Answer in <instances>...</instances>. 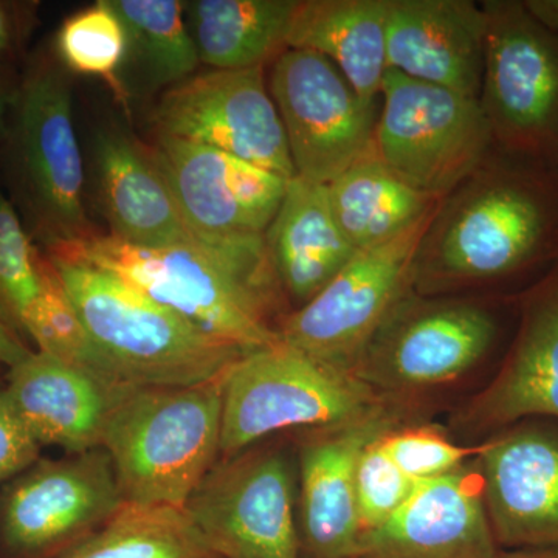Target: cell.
Segmentation results:
<instances>
[{
    "label": "cell",
    "instance_id": "83f0119b",
    "mask_svg": "<svg viewBox=\"0 0 558 558\" xmlns=\"http://www.w3.org/2000/svg\"><path fill=\"white\" fill-rule=\"evenodd\" d=\"M62 558H220L183 509H123Z\"/></svg>",
    "mask_w": 558,
    "mask_h": 558
},
{
    "label": "cell",
    "instance_id": "ba28073f",
    "mask_svg": "<svg viewBox=\"0 0 558 558\" xmlns=\"http://www.w3.org/2000/svg\"><path fill=\"white\" fill-rule=\"evenodd\" d=\"M480 101L494 142L513 159L558 170V35L523 2L484 3Z\"/></svg>",
    "mask_w": 558,
    "mask_h": 558
},
{
    "label": "cell",
    "instance_id": "7a4b0ae2",
    "mask_svg": "<svg viewBox=\"0 0 558 558\" xmlns=\"http://www.w3.org/2000/svg\"><path fill=\"white\" fill-rule=\"evenodd\" d=\"M475 172L444 201L414 284L497 281L558 260V170L513 159Z\"/></svg>",
    "mask_w": 558,
    "mask_h": 558
},
{
    "label": "cell",
    "instance_id": "1f68e13d",
    "mask_svg": "<svg viewBox=\"0 0 558 558\" xmlns=\"http://www.w3.org/2000/svg\"><path fill=\"white\" fill-rule=\"evenodd\" d=\"M380 444L409 478L425 481L447 475L478 457L480 447H462L435 427H395L380 436Z\"/></svg>",
    "mask_w": 558,
    "mask_h": 558
},
{
    "label": "cell",
    "instance_id": "8992f818",
    "mask_svg": "<svg viewBox=\"0 0 558 558\" xmlns=\"http://www.w3.org/2000/svg\"><path fill=\"white\" fill-rule=\"evenodd\" d=\"M3 143L10 146L17 196L40 241L50 248L95 234L84 208L72 90L53 62H36L21 81Z\"/></svg>",
    "mask_w": 558,
    "mask_h": 558
},
{
    "label": "cell",
    "instance_id": "484cf974",
    "mask_svg": "<svg viewBox=\"0 0 558 558\" xmlns=\"http://www.w3.org/2000/svg\"><path fill=\"white\" fill-rule=\"evenodd\" d=\"M326 186L333 218L357 252L396 240L444 202L400 179L373 149Z\"/></svg>",
    "mask_w": 558,
    "mask_h": 558
},
{
    "label": "cell",
    "instance_id": "2e32d148",
    "mask_svg": "<svg viewBox=\"0 0 558 558\" xmlns=\"http://www.w3.org/2000/svg\"><path fill=\"white\" fill-rule=\"evenodd\" d=\"M475 468L499 549L558 554V421L501 429L481 446Z\"/></svg>",
    "mask_w": 558,
    "mask_h": 558
},
{
    "label": "cell",
    "instance_id": "4dcf8cb0",
    "mask_svg": "<svg viewBox=\"0 0 558 558\" xmlns=\"http://www.w3.org/2000/svg\"><path fill=\"white\" fill-rule=\"evenodd\" d=\"M43 264L13 202L0 190V307L20 325L38 299Z\"/></svg>",
    "mask_w": 558,
    "mask_h": 558
},
{
    "label": "cell",
    "instance_id": "4316f807",
    "mask_svg": "<svg viewBox=\"0 0 558 558\" xmlns=\"http://www.w3.org/2000/svg\"><path fill=\"white\" fill-rule=\"evenodd\" d=\"M128 36L130 60L143 84L159 89L193 76L201 64L182 0H109ZM126 62V61H124Z\"/></svg>",
    "mask_w": 558,
    "mask_h": 558
},
{
    "label": "cell",
    "instance_id": "9a60e30c",
    "mask_svg": "<svg viewBox=\"0 0 558 558\" xmlns=\"http://www.w3.org/2000/svg\"><path fill=\"white\" fill-rule=\"evenodd\" d=\"M154 160L190 229L209 245L266 234L289 180L199 143L156 134Z\"/></svg>",
    "mask_w": 558,
    "mask_h": 558
},
{
    "label": "cell",
    "instance_id": "d6986e66",
    "mask_svg": "<svg viewBox=\"0 0 558 558\" xmlns=\"http://www.w3.org/2000/svg\"><path fill=\"white\" fill-rule=\"evenodd\" d=\"M388 68L478 98L487 16L469 0H389Z\"/></svg>",
    "mask_w": 558,
    "mask_h": 558
},
{
    "label": "cell",
    "instance_id": "7402d4cb",
    "mask_svg": "<svg viewBox=\"0 0 558 558\" xmlns=\"http://www.w3.org/2000/svg\"><path fill=\"white\" fill-rule=\"evenodd\" d=\"M527 418L558 421V266L524 299L505 365L462 414L478 432Z\"/></svg>",
    "mask_w": 558,
    "mask_h": 558
},
{
    "label": "cell",
    "instance_id": "9c48e42d",
    "mask_svg": "<svg viewBox=\"0 0 558 558\" xmlns=\"http://www.w3.org/2000/svg\"><path fill=\"white\" fill-rule=\"evenodd\" d=\"M442 204L396 240L355 253L322 292L282 319L278 339L354 374L366 344L413 288L418 248Z\"/></svg>",
    "mask_w": 558,
    "mask_h": 558
},
{
    "label": "cell",
    "instance_id": "603a6c76",
    "mask_svg": "<svg viewBox=\"0 0 558 558\" xmlns=\"http://www.w3.org/2000/svg\"><path fill=\"white\" fill-rule=\"evenodd\" d=\"M266 242L279 284L300 307L357 253L333 218L328 186L299 175L289 180Z\"/></svg>",
    "mask_w": 558,
    "mask_h": 558
},
{
    "label": "cell",
    "instance_id": "6da1fadb",
    "mask_svg": "<svg viewBox=\"0 0 558 558\" xmlns=\"http://www.w3.org/2000/svg\"><path fill=\"white\" fill-rule=\"evenodd\" d=\"M49 255L109 271L202 332L244 352L278 341L269 314L279 282L266 234L241 236L222 248L140 247L92 234L50 247Z\"/></svg>",
    "mask_w": 558,
    "mask_h": 558
},
{
    "label": "cell",
    "instance_id": "44dd1931",
    "mask_svg": "<svg viewBox=\"0 0 558 558\" xmlns=\"http://www.w3.org/2000/svg\"><path fill=\"white\" fill-rule=\"evenodd\" d=\"M100 199L110 236L140 247L222 248L190 229L153 150L119 128L97 132L94 143Z\"/></svg>",
    "mask_w": 558,
    "mask_h": 558
},
{
    "label": "cell",
    "instance_id": "cb8c5ba5",
    "mask_svg": "<svg viewBox=\"0 0 558 558\" xmlns=\"http://www.w3.org/2000/svg\"><path fill=\"white\" fill-rule=\"evenodd\" d=\"M389 0H301L288 49L315 51L376 102L388 73Z\"/></svg>",
    "mask_w": 558,
    "mask_h": 558
},
{
    "label": "cell",
    "instance_id": "5bb4252c",
    "mask_svg": "<svg viewBox=\"0 0 558 558\" xmlns=\"http://www.w3.org/2000/svg\"><path fill=\"white\" fill-rule=\"evenodd\" d=\"M123 506L112 461L101 447L36 462L3 498V539L22 556L68 554Z\"/></svg>",
    "mask_w": 558,
    "mask_h": 558
},
{
    "label": "cell",
    "instance_id": "277c9868",
    "mask_svg": "<svg viewBox=\"0 0 558 558\" xmlns=\"http://www.w3.org/2000/svg\"><path fill=\"white\" fill-rule=\"evenodd\" d=\"M95 347L137 387H196L226 376L245 354L202 332L116 275L49 255Z\"/></svg>",
    "mask_w": 558,
    "mask_h": 558
},
{
    "label": "cell",
    "instance_id": "4fadbf2b",
    "mask_svg": "<svg viewBox=\"0 0 558 558\" xmlns=\"http://www.w3.org/2000/svg\"><path fill=\"white\" fill-rule=\"evenodd\" d=\"M157 134L199 143L284 179L296 175L260 68L209 70L170 87L154 112Z\"/></svg>",
    "mask_w": 558,
    "mask_h": 558
},
{
    "label": "cell",
    "instance_id": "3957f363",
    "mask_svg": "<svg viewBox=\"0 0 558 558\" xmlns=\"http://www.w3.org/2000/svg\"><path fill=\"white\" fill-rule=\"evenodd\" d=\"M222 380L132 387L102 433L124 506L183 509L220 454Z\"/></svg>",
    "mask_w": 558,
    "mask_h": 558
},
{
    "label": "cell",
    "instance_id": "8fae6325",
    "mask_svg": "<svg viewBox=\"0 0 558 558\" xmlns=\"http://www.w3.org/2000/svg\"><path fill=\"white\" fill-rule=\"evenodd\" d=\"M269 90L299 178L328 185L373 149L376 102L363 100L323 54L282 51Z\"/></svg>",
    "mask_w": 558,
    "mask_h": 558
},
{
    "label": "cell",
    "instance_id": "d590c367",
    "mask_svg": "<svg viewBox=\"0 0 558 558\" xmlns=\"http://www.w3.org/2000/svg\"><path fill=\"white\" fill-rule=\"evenodd\" d=\"M32 354L31 349L22 344L16 333L10 329L5 319L0 317V363L11 369Z\"/></svg>",
    "mask_w": 558,
    "mask_h": 558
},
{
    "label": "cell",
    "instance_id": "d4e9b609",
    "mask_svg": "<svg viewBox=\"0 0 558 558\" xmlns=\"http://www.w3.org/2000/svg\"><path fill=\"white\" fill-rule=\"evenodd\" d=\"M301 0H191L185 21L213 70L260 68L288 50Z\"/></svg>",
    "mask_w": 558,
    "mask_h": 558
},
{
    "label": "cell",
    "instance_id": "74e56055",
    "mask_svg": "<svg viewBox=\"0 0 558 558\" xmlns=\"http://www.w3.org/2000/svg\"><path fill=\"white\" fill-rule=\"evenodd\" d=\"M523 3L539 24L558 35V0H526Z\"/></svg>",
    "mask_w": 558,
    "mask_h": 558
},
{
    "label": "cell",
    "instance_id": "f35d334b",
    "mask_svg": "<svg viewBox=\"0 0 558 558\" xmlns=\"http://www.w3.org/2000/svg\"><path fill=\"white\" fill-rule=\"evenodd\" d=\"M494 558H558V554L550 550L513 549L499 550Z\"/></svg>",
    "mask_w": 558,
    "mask_h": 558
},
{
    "label": "cell",
    "instance_id": "f546056e",
    "mask_svg": "<svg viewBox=\"0 0 558 558\" xmlns=\"http://www.w3.org/2000/svg\"><path fill=\"white\" fill-rule=\"evenodd\" d=\"M54 46L65 68L100 76L117 89L119 70L126 61L128 36L109 0H98L62 22Z\"/></svg>",
    "mask_w": 558,
    "mask_h": 558
},
{
    "label": "cell",
    "instance_id": "836d02e7",
    "mask_svg": "<svg viewBox=\"0 0 558 558\" xmlns=\"http://www.w3.org/2000/svg\"><path fill=\"white\" fill-rule=\"evenodd\" d=\"M40 446L0 391V481L14 478L38 462Z\"/></svg>",
    "mask_w": 558,
    "mask_h": 558
},
{
    "label": "cell",
    "instance_id": "30bf717a",
    "mask_svg": "<svg viewBox=\"0 0 558 558\" xmlns=\"http://www.w3.org/2000/svg\"><path fill=\"white\" fill-rule=\"evenodd\" d=\"M497 336V319L481 304L409 293L366 344L354 376L377 395L439 387L478 365Z\"/></svg>",
    "mask_w": 558,
    "mask_h": 558
},
{
    "label": "cell",
    "instance_id": "52a82bcc",
    "mask_svg": "<svg viewBox=\"0 0 558 558\" xmlns=\"http://www.w3.org/2000/svg\"><path fill=\"white\" fill-rule=\"evenodd\" d=\"M381 95L373 154L400 179L446 199L483 167L494 135L478 98L391 69Z\"/></svg>",
    "mask_w": 558,
    "mask_h": 558
},
{
    "label": "cell",
    "instance_id": "f1b7e54d",
    "mask_svg": "<svg viewBox=\"0 0 558 558\" xmlns=\"http://www.w3.org/2000/svg\"><path fill=\"white\" fill-rule=\"evenodd\" d=\"M20 325L38 344L39 352L87 371L109 384L130 385L120 379L100 349L95 347L49 258L44 259L38 299L22 315Z\"/></svg>",
    "mask_w": 558,
    "mask_h": 558
},
{
    "label": "cell",
    "instance_id": "e0dca14e",
    "mask_svg": "<svg viewBox=\"0 0 558 558\" xmlns=\"http://www.w3.org/2000/svg\"><path fill=\"white\" fill-rule=\"evenodd\" d=\"M388 403L330 427L315 428L300 449L301 545L312 558H357L362 527L355 476L363 451L398 427Z\"/></svg>",
    "mask_w": 558,
    "mask_h": 558
},
{
    "label": "cell",
    "instance_id": "5b68a950",
    "mask_svg": "<svg viewBox=\"0 0 558 558\" xmlns=\"http://www.w3.org/2000/svg\"><path fill=\"white\" fill-rule=\"evenodd\" d=\"M387 402L354 374L332 368L281 340L242 354L222 380L220 457L290 428H325Z\"/></svg>",
    "mask_w": 558,
    "mask_h": 558
},
{
    "label": "cell",
    "instance_id": "7c38bea8",
    "mask_svg": "<svg viewBox=\"0 0 558 558\" xmlns=\"http://www.w3.org/2000/svg\"><path fill=\"white\" fill-rule=\"evenodd\" d=\"M183 512L220 558H300L293 475L277 450H245L215 464Z\"/></svg>",
    "mask_w": 558,
    "mask_h": 558
},
{
    "label": "cell",
    "instance_id": "ac0fdd59",
    "mask_svg": "<svg viewBox=\"0 0 558 558\" xmlns=\"http://www.w3.org/2000/svg\"><path fill=\"white\" fill-rule=\"evenodd\" d=\"M499 550L473 464L418 481L384 524L362 535L357 558H494Z\"/></svg>",
    "mask_w": 558,
    "mask_h": 558
},
{
    "label": "cell",
    "instance_id": "d6a6232c",
    "mask_svg": "<svg viewBox=\"0 0 558 558\" xmlns=\"http://www.w3.org/2000/svg\"><path fill=\"white\" fill-rule=\"evenodd\" d=\"M416 486V481L409 478L388 457L380 438L371 442L360 458L355 476V506L362 535L384 524Z\"/></svg>",
    "mask_w": 558,
    "mask_h": 558
},
{
    "label": "cell",
    "instance_id": "ffe728a7",
    "mask_svg": "<svg viewBox=\"0 0 558 558\" xmlns=\"http://www.w3.org/2000/svg\"><path fill=\"white\" fill-rule=\"evenodd\" d=\"M132 387L36 351L10 369L2 391L39 446L78 454L100 449L110 413Z\"/></svg>",
    "mask_w": 558,
    "mask_h": 558
},
{
    "label": "cell",
    "instance_id": "8d00e7d4",
    "mask_svg": "<svg viewBox=\"0 0 558 558\" xmlns=\"http://www.w3.org/2000/svg\"><path fill=\"white\" fill-rule=\"evenodd\" d=\"M17 86L5 73L0 72V143L5 142L9 134L11 110L16 101Z\"/></svg>",
    "mask_w": 558,
    "mask_h": 558
},
{
    "label": "cell",
    "instance_id": "e575fe53",
    "mask_svg": "<svg viewBox=\"0 0 558 558\" xmlns=\"http://www.w3.org/2000/svg\"><path fill=\"white\" fill-rule=\"evenodd\" d=\"M33 20L32 3L0 0V68L20 54L31 35Z\"/></svg>",
    "mask_w": 558,
    "mask_h": 558
}]
</instances>
